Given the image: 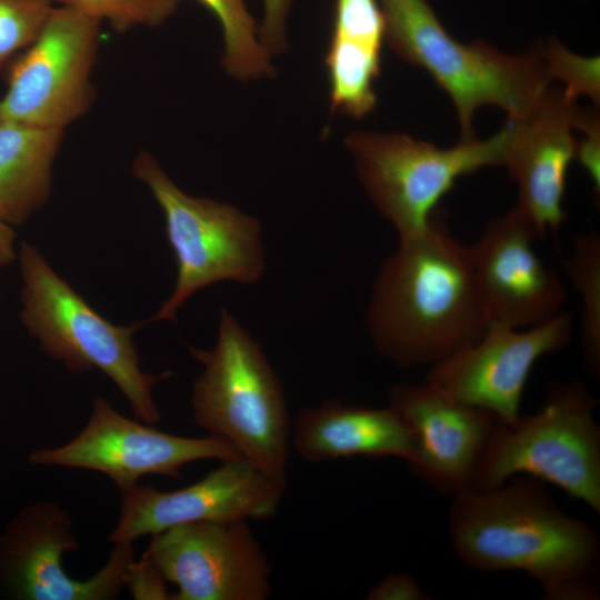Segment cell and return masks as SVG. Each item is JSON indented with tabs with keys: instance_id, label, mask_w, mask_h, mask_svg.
<instances>
[{
	"instance_id": "1",
	"label": "cell",
	"mask_w": 600,
	"mask_h": 600,
	"mask_svg": "<svg viewBox=\"0 0 600 600\" xmlns=\"http://www.w3.org/2000/svg\"><path fill=\"white\" fill-rule=\"evenodd\" d=\"M449 534L457 556L474 570L526 572L550 600L599 598L597 532L561 511L536 478L453 494Z\"/></svg>"
},
{
	"instance_id": "2",
	"label": "cell",
	"mask_w": 600,
	"mask_h": 600,
	"mask_svg": "<svg viewBox=\"0 0 600 600\" xmlns=\"http://www.w3.org/2000/svg\"><path fill=\"white\" fill-rule=\"evenodd\" d=\"M378 352L398 367L429 368L477 341L488 326L470 247L437 214L421 233L399 239L381 263L366 312Z\"/></svg>"
},
{
	"instance_id": "3",
	"label": "cell",
	"mask_w": 600,
	"mask_h": 600,
	"mask_svg": "<svg viewBox=\"0 0 600 600\" xmlns=\"http://www.w3.org/2000/svg\"><path fill=\"white\" fill-rule=\"evenodd\" d=\"M378 1L387 43L449 96L460 141L477 139L473 118L479 108L499 107L510 120H522L554 83L539 48L510 54L484 41L462 43L444 29L428 0Z\"/></svg>"
},
{
	"instance_id": "4",
	"label": "cell",
	"mask_w": 600,
	"mask_h": 600,
	"mask_svg": "<svg viewBox=\"0 0 600 600\" xmlns=\"http://www.w3.org/2000/svg\"><path fill=\"white\" fill-rule=\"evenodd\" d=\"M188 349L202 366L191 393L194 422L260 471L287 481L292 422L283 384L260 344L222 308L214 346Z\"/></svg>"
},
{
	"instance_id": "5",
	"label": "cell",
	"mask_w": 600,
	"mask_h": 600,
	"mask_svg": "<svg viewBox=\"0 0 600 600\" xmlns=\"http://www.w3.org/2000/svg\"><path fill=\"white\" fill-rule=\"evenodd\" d=\"M17 259L22 279L20 320L30 337L73 374L103 372L124 396L136 419L157 423L161 416L152 388L171 372L152 374L140 368L132 336L143 321L116 326L104 319L27 241Z\"/></svg>"
},
{
	"instance_id": "6",
	"label": "cell",
	"mask_w": 600,
	"mask_h": 600,
	"mask_svg": "<svg viewBox=\"0 0 600 600\" xmlns=\"http://www.w3.org/2000/svg\"><path fill=\"white\" fill-rule=\"evenodd\" d=\"M597 404L582 382H560L550 386L536 413L511 423L498 419L470 490L524 474L554 484L600 513Z\"/></svg>"
},
{
	"instance_id": "7",
	"label": "cell",
	"mask_w": 600,
	"mask_h": 600,
	"mask_svg": "<svg viewBox=\"0 0 600 600\" xmlns=\"http://www.w3.org/2000/svg\"><path fill=\"white\" fill-rule=\"evenodd\" d=\"M132 173L149 188L163 213L178 267L171 294L144 324L176 321L181 307L208 286L261 280L267 264L257 218L230 203L187 194L147 151L133 160Z\"/></svg>"
},
{
	"instance_id": "8",
	"label": "cell",
	"mask_w": 600,
	"mask_h": 600,
	"mask_svg": "<svg viewBox=\"0 0 600 600\" xmlns=\"http://www.w3.org/2000/svg\"><path fill=\"white\" fill-rule=\"evenodd\" d=\"M513 122L484 140L439 148L403 133L352 131L344 144L357 177L378 211L393 226L398 239L423 232L441 199L457 180L487 167H502Z\"/></svg>"
},
{
	"instance_id": "9",
	"label": "cell",
	"mask_w": 600,
	"mask_h": 600,
	"mask_svg": "<svg viewBox=\"0 0 600 600\" xmlns=\"http://www.w3.org/2000/svg\"><path fill=\"white\" fill-rule=\"evenodd\" d=\"M101 22L53 8L37 39L16 59L0 98V119L64 130L92 107L91 73Z\"/></svg>"
},
{
	"instance_id": "10",
	"label": "cell",
	"mask_w": 600,
	"mask_h": 600,
	"mask_svg": "<svg viewBox=\"0 0 600 600\" xmlns=\"http://www.w3.org/2000/svg\"><path fill=\"white\" fill-rule=\"evenodd\" d=\"M204 459H243L228 440L209 434L182 437L118 412L96 397L83 429L67 443L29 454L37 466L84 469L106 474L120 491L147 474L179 478L186 464Z\"/></svg>"
},
{
	"instance_id": "11",
	"label": "cell",
	"mask_w": 600,
	"mask_h": 600,
	"mask_svg": "<svg viewBox=\"0 0 600 600\" xmlns=\"http://www.w3.org/2000/svg\"><path fill=\"white\" fill-rule=\"evenodd\" d=\"M80 548L73 522L54 501L23 507L0 534V587L20 600H113L134 561L131 542L113 543L103 567L78 580L62 567V556Z\"/></svg>"
},
{
	"instance_id": "12",
	"label": "cell",
	"mask_w": 600,
	"mask_h": 600,
	"mask_svg": "<svg viewBox=\"0 0 600 600\" xmlns=\"http://www.w3.org/2000/svg\"><path fill=\"white\" fill-rule=\"evenodd\" d=\"M143 557L177 586L173 600H266L271 566L247 521H199L151 536Z\"/></svg>"
},
{
	"instance_id": "13",
	"label": "cell",
	"mask_w": 600,
	"mask_h": 600,
	"mask_svg": "<svg viewBox=\"0 0 600 600\" xmlns=\"http://www.w3.org/2000/svg\"><path fill=\"white\" fill-rule=\"evenodd\" d=\"M573 316L563 311L529 328L490 322L480 338L429 368L424 381L453 400L511 423L519 418L528 377L543 356L564 349Z\"/></svg>"
},
{
	"instance_id": "14",
	"label": "cell",
	"mask_w": 600,
	"mask_h": 600,
	"mask_svg": "<svg viewBox=\"0 0 600 600\" xmlns=\"http://www.w3.org/2000/svg\"><path fill=\"white\" fill-rule=\"evenodd\" d=\"M220 462L204 477L180 489L161 491L137 483L120 491L119 516L108 540L132 543L189 522L272 518L287 481L270 477L244 459Z\"/></svg>"
},
{
	"instance_id": "15",
	"label": "cell",
	"mask_w": 600,
	"mask_h": 600,
	"mask_svg": "<svg viewBox=\"0 0 600 600\" xmlns=\"http://www.w3.org/2000/svg\"><path fill=\"white\" fill-rule=\"evenodd\" d=\"M538 238L534 226L514 204L469 246L477 293L489 323L529 328L564 311L566 286L536 252Z\"/></svg>"
},
{
	"instance_id": "16",
	"label": "cell",
	"mask_w": 600,
	"mask_h": 600,
	"mask_svg": "<svg viewBox=\"0 0 600 600\" xmlns=\"http://www.w3.org/2000/svg\"><path fill=\"white\" fill-rule=\"evenodd\" d=\"M388 404L412 431L410 469L444 492L470 490L498 418L453 400L426 381L393 386Z\"/></svg>"
},
{
	"instance_id": "17",
	"label": "cell",
	"mask_w": 600,
	"mask_h": 600,
	"mask_svg": "<svg viewBox=\"0 0 600 600\" xmlns=\"http://www.w3.org/2000/svg\"><path fill=\"white\" fill-rule=\"evenodd\" d=\"M553 84L527 118L511 120L513 131L502 166L518 183L516 204L540 238L556 234L566 221L567 173L577 146L572 131L581 112L577 100Z\"/></svg>"
},
{
	"instance_id": "18",
	"label": "cell",
	"mask_w": 600,
	"mask_h": 600,
	"mask_svg": "<svg viewBox=\"0 0 600 600\" xmlns=\"http://www.w3.org/2000/svg\"><path fill=\"white\" fill-rule=\"evenodd\" d=\"M291 442L310 462L351 457H394L411 462L414 439L391 407L352 406L336 399L299 410L291 423Z\"/></svg>"
},
{
	"instance_id": "19",
	"label": "cell",
	"mask_w": 600,
	"mask_h": 600,
	"mask_svg": "<svg viewBox=\"0 0 600 600\" xmlns=\"http://www.w3.org/2000/svg\"><path fill=\"white\" fill-rule=\"evenodd\" d=\"M64 130L0 119V220L26 222L49 200Z\"/></svg>"
},
{
	"instance_id": "20",
	"label": "cell",
	"mask_w": 600,
	"mask_h": 600,
	"mask_svg": "<svg viewBox=\"0 0 600 600\" xmlns=\"http://www.w3.org/2000/svg\"><path fill=\"white\" fill-rule=\"evenodd\" d=\"M384 40L386 21L378 0H334L327 71L349 79L378 78Z\"/></svg>"
},
{
	"instance_id": "21",
	"label": "cell",
	"mask_w": 600,
	"mask_h": 600,
	"mask_svg": "<svg viewBox=\"0 0 600 600\" xmlns=\"http://www.w3.org/2000/svg\"><path fill=\"white\" fill-rule=\"evenodd\" d=\"M562 268L581 298V342L587 371L600 374V236L590 231L573 240Z\"/></svg>"
},
{
	"instance_id": "22",
	"label": "cell",
	"mask_w": 600,
	"mask_h": 600,
	"mask_svg": "<svg viewBox=\"0 0 600 600\" xmlns=\"http://www.w3.org/2000/svg\"><path fill=\"white\" fill-rule=\"evenodd\" d=\"M218 20L223 36L222 68L241 81L274 76L271 54L258 38V26L244 0H196Z\"/></svg>"
},
{
	"instance_id": "23",
	"label": "cell",
	"mask_w": 600,
	"mask_h": 600,
	"mask_svg": "<svg viewBox=\"0 0 600 600\" xmlns=\"http://www.w3.org/2000/svg\"><path fill=\"white\" fill-rule=\"evenodd\" d=\"M180 0H56L100 22L106 21L116 32L137 27H158L177 10Z\"/></svg>"
},
{
	"instance_id": "24",
	"label": "cell",
	"mask_w": 600,
	"mask_h": 600,
	"mask_svg": "<svg viewBox=\"0 0 600 600\" xmlns=\"http://www.w3.org/2000/svg\"><path fill=\"white\" fill-rule=\"evenodd\" d=\"M553 82L560 81L564 93L573 100L588 97L594 107L600 104V59L573 53L560 41L550 39L539 48Z\"/></svg>"
},
{
	"instance_id": "25",
	"label": "cell",
	"mask_w": 600,
	"mask_h": 600,
	"mask_svg": "<svg viewBox=\"0 0 600 600\" xmlns=\"http://www.w3.org/2000/svg\"><path fill=\"white\" fill-rule=\"evenodd\" d=\"M56 0H0V70L39 36Z\"/></svg>"
},
{
	"instance_id": "26",
	"label": "cell",
	"mask_w": 600,
	"mask_h": 600,
	"mask_svg": "<svg viewBox=\"0 0 600 600\" xmlns=\"http://www.w3.org/2000/svg\"><path fill=\"white\" fill-rule=\"evenodd\" d=\"M582 134L577 140L574 159L586 170L594 193L600 192V118L598 108H582L577 129Z\"/></svg>"
},
{
	"instance_id": "27",
	"label": "cell",
	"mask_w": 600,
	"mask_h": 600,
	"mask_svg": "<svg viewBox=\"0 0 600 600\" xmlns=\"http://www.w3.org/2000/svg\"><path fill=\"white\" fill-rule=\"evenodd\" d=\"M293 0H262L263 17L258 26V38L272 56L286 51L287 19Z\"/></svg>"
},
{
	"instance_id": "28",
	"label": "cell",
	"mask_w": 600,
	"mask_h": 600,
	"mask_svg": "<svg viewBox=\"0 0 600 600\" xmlns=\"http://www.w3.org/2000/svg\"><path fill=\"white\" fill-rule=\"evenodd\" d=\"M164 582L162 574L143 556L140 561L130 564L124 578L126 586L136 599H171Z\"/></svg>"
},
{
	"instance_id": "29",
	"label": "cell",
	"mask_w": 600,
	"mask_h": 600,
	"mask_svg": "<svg viewBox=\"0 0 600 600\" xmlns=\"http://www.w3.org/2000/svg\"><path fill=\"white\" fill-rule=\"evenodd\" d=\"M369 600H427L428 594L420 588L417 580L408 572L391 573L372 587Z\"/></svg>"
},
{
	"instance_id": "30",
	"label": "cell",
	"mask_w": 600,
	"mask_h": 600,
	"mask_svg": "<svg viewBox=\"0 0 600 600\" xmlns=\"http://www.w3.org/2000/svg\"><path fill=\"white\" fill-rule=\"evenodd\" d=\"M18 257L16 249V232L13 227L0 220V267L14 261Z\"/></svg>"
}]
</instances>
